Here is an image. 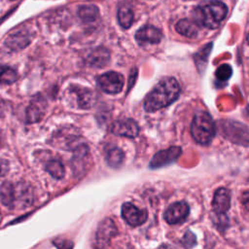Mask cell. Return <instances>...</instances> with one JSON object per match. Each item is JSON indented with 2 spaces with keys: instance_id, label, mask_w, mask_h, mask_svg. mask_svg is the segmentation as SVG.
<instances>
[{
  "instance_id": "6da1fadb",
  "label": "cell",
  "mask_w": 249,
  "mask_h": 249,
  "mask_svg": "<svg viewBox=\"0 0 249 249\" xmlns=\"http://www.w3.org/2000/svg\"><path fill=\"white\" fill-rule=\"evenodd\" d=\"M180 86L173 77L161 79L148 93L144 100V109L152 113L165 108L173 103L179 96Z\"/></svg>"
},
{
  "instance_id": "7a4b0ae2",
  "label": "cell",
  "mask_w": 249,
  "mask_h": 249,
  "mask_svg": "<svg viewBox=\"0 0 249 249\" xmlns=\"http://www.w3.org/2000/svg\"><path fill=\"white\" fill-rule=\"evenodd\" d=\"M32 193L29 186L5 182L0 188V198L9 208H22L32 203Z\"/></svg>"
},
{
  "instance_id": "3957f363",
  "label": "cell",
  "mask_w": 249,
  "mask_h": 249,
  "mask_svg": "<svg viewBox=\"0 0 249 249\" xmlns=\"http://www.w3.org/2000/svg\"><path fill=\"white\" fill-rule=\"evenodd\" d=\"M191 133L195 141L201 145L209 144L216 134V124L206 111L197 112L191 124Z\"/></svg>"
},
{
  "instance_id": "277c9868",
  "label": "cell",
  "mask_w": 249,
  "mask_h": 249,
  "mask_svg": "<svg viewBox=\"0 0 249 249\" xmlns=\"http://www.w3.org/2000/svg\"><path fill=\"white\" fill-rule=\"evenodd\" d=\"M196 22L207 27L216 28L227 16V7L221 1H211L210 3L199 7L196 11Z\"/></svg>"
},
{
  "instance_id": "5b68a950",
  "label": "cell",
  "mask_w": 249,
  "mask_h": 249,
  "mask_svg": "<svg viewBox=\"0 0 249 249\" xmlns=\"http://www.w3.org/2000/svg\"><path fill=\"white\" fill-rule=\"evenodd\" d=\"M97 84L106 93L116 94L122 91L124 84V76L115 71L106 72L97 78Z\"/></svg>"
},
{
  "instance_id": "8992f818",
  "label": "cell",
  "mask_w": 249,
  "mask_h": 249,
  "mask_svg": "<svg viewBox=\"0 0 249 249\" xmlns=\"http://www.w3.org/2000/svg\"><path fill=\"white\" fill-rule=\"evenodd\" d=\"M182 154V149L178 146H172L165 150L157 152L149 162V167L152 169L160 168L174 162Z\"/></svg>"
},
{
  "instance_id": "52a82bcc",
  "label": "cell",
  "mask_w": 249,
  "mask_h": 249,
  "mask_svg": "<svg viewBox=\"0 0 249 249\" xmlns=\"http://www.w3.org/2000/svg\"><path fill=\"white\" fill-rule=\"evenodd\" d=\"M190 213V206L186 201H177L171 204L164 212V220L169 225L183 223Z\"/></svg>"
},
{
  "instance_id": "ba28073f",
  "label": "cell",
  "mask_w": 249,
  "mask_h": 249,
  "mask_svg": "<svg viewBox=\"0 0 249 249\" xmlns=\"http://www.w3.org/2000/svg\"><path fill=\"white\" fill-rule=\"evenodd\" d=\"M121 212L123 219L132 227H137L144 224L148 217V213L145 209H139L130 202H124L122 205Z\"/></svg>"
},
{
  "instance_id": "9c48e42d",
  "label": "cell",
  "mask_w": 249,
  "mask_h": 249,
  "mask_svg": "<svg viewBox=\"0 0 249 249\" xmlns=\"http://www.w3.org/2000/svg\"><path fill=\"white\" fill-rule=\"evenodd\" d=\"M110 130L113 134L118 136L134 138L138 135L139 126L132 119H122L114 122L110 127Z\"/></svg>"
},
{
  "instance_id": "30bf717a",
  "label": "cell",
  "mask_w": 249,
  "mask_h": 249,
  "mask_svg": "<svg viewBox=\"0 0 249 249\" xmlns=\"http://www.w3.org/2000/svg\"><path fill=\"white\" fill-rule=\"evenodd\" d=\"M231 207V193L226 188H219L216 190L213 200L212 208L214 212L219 214H226Z\"/></svg>"
},
{
  "instance_id": "8fae6325",
  "label": "cell",
  "mask_w": 249,
  "mask_h": 249,
  "mask_svg": "<svg viewBox=\"0 0 249 249\" xmlns=\"http://www.w3.org/2000/svg\"><path fill=\"white\" fill-rule=\"evenodd\" d=\"M161 38V31L153 25H145L135 33V39L139 44H158Z\"/></svg>"
},
{
  "instance_id": "7c38bea8",
  "label": "cell",
  "mask_w": 249,
  "mask_h": 249,
  "mask_svg": "<svg viewBox=\"0 0 249 249\" xmlns=\"http://www.w3.org/2000/svg\"><path fill=\"white\" fill-rule=\"evenodd\" d=\"M117 228L112 219L106 218L104 219L98 226L96 238L97 241L101 244V246L105 245L109 242V240L117 234Z\"/></svg>"
},
{
  "instance_id": "4fadbf2b",
  "label": "cell",
  "mask_w": 249,
  "mask_h": 249,
  "mask_svg": "<svg viewBox=\"0 0 249 249\" xmlns=\"http://www.w3.org/2000/svg\"><path fill=\"white\" fill-rule=\"evenodd\" d=\"M110 60V53L107 49L99 47L94 49L86 58L87 63L92 67H104Z\"/></svg>"
},
{
  "instance_id": "5bb4252c",
  "label": "cell",
  "mask_w": 249,
  "mask_h": 249,
  "mask_svg": "<svg viewBox=\"0 0 249 249\" xmlns=\"http://www.w3.org/2000/svg\"><path fill=\"white\" fill-rule=\"evenodd\" d=\"M46 111V102L43 99H34L26 109V121L28 123L39 122Z\"/></svg>"
},
{
  "instance_id": "9a60e30c",
  "label": "cell",
  "mask_w": 249,
  "mask_h": 249,
  "mask_svg": "<svg viewBox=\"0 0 249 249\" xmlns=\"http://www.w3.org/2000/svg\"><path fill=\"white\" fill-rule=\"evenodd\" d=\"M175 28L178 33L188 38H196L199 30L196 21L186 18L179 20L176 23Z\"/></svg>"
},
{
  "instance_id": "2e32d148",
  "label": "cell",
  "mask_w": 249,
  "mask_h": 249,
  "mask_svg": "<svg viewBox=\"0 0 249 249\" xmlns=\"http://www.w3.org/2000/svg\"><path fill=\"white\" fill-rule=\"evenodd\" d=\"M118 21L123 28H128L133 21V12L127 4H122L118 9Z\"/></svg>"
},
{
  "instance_id": "e0dca14e",
  "label": "cell",
  "mask_w": 249,
  "mask_h": 249,
  "mask_svg": "<svg viewBox=\"0 0 249 249\" xmlns=\"http://www.w3.org/2000/svg\"><path fill=\"white\" fill-rule=\"evenodd\" d=\"M29 41L30 39L28 38L27 34L23 32H18V33L10 35L6 40V45L12 50H18L28 45Z\"/></svg>"
},
{
  "instance_id": "ac0fdd59",
  "label": "cell",
  "mask_w": 249,
  "mask_h": 249,
  "mask_svg": "<svg viewBox=\"0 0 249 249\" xmlns=\"http://www.w3.org/2000/svg\"><path fill=\"white\" fill-rule=\"evenodd\" d=\"M124 156L123 151L118 147H114L107 152L106 160L111 167L117 168L122 165V163L124 161Z\"/></svg>"
},
{
  "instance_id": "d6986e66",
  "label": "cell",
  "mask_w": 249,
  "mask_h": 249,
  "mask_svg": "<svg viewBox=\"0 0 249 249\" xmlns=\"http://www.w3.org/2000/svg\"><path fill=\"white\" fill-rule=\"evenodd\" d=\"M46 170L55 179H62L65 174L64 166L61 163V161L57 160H50L46 165Z\"/></svg>"
},
{
  "instance_id": "ffe728a7",
  "label": "cell",
  "mask_w": 249,
  "mask_h": 249,
  "mask_svg": "<svg viewBox=\"0 0 249 249\" xmlns=\"http://www.w3.org/2000/svg\"><path fill=\"white\" fill-rule=\"evenodd\" d=\"M18 78L17 72L9 66L0 65V84L10 85L14 83Z\"/></svg>"
},
{
  "instance_id": "44dd1931",
  "label": "cell",
  "mask_w": 249,
  "mask_h": 249,
  "mask_svg": "<svg viewBox=\"0 0 249 249\" xmlns=\"http://www.w3.org/2000/svg\"><path fill=\"white\" fill-rule=\"evenodd\" d=\"M211 46L212 44H209L207 46H205L199 53H197L195 56V59H196V66L198 68L199 71L203 70L205 68V65L207 64V59H208V55H209V53L211 51Z\"/></svg>"
},
{
  "instance_id": "7402d4cb",
  "label": "cell",
  "mask_w": 249,
  "mask_h": 249,
  "mask_svg": "<svg viewBox=\"0 0 249 249\" xmlns=\"http://www.w3.org/2000/svg\"><path fill=\"white\" fill-rule=\"evenodd\" d=\"M232 74V69L231 66L230 64H222L220 65L216 72H215V76L219 81H227L231 78Z\"/></svg>"
},
{
  "instance_id": "603a6c76",
  "label": "cell",
  "mask_w": 249,
  "mask_h": 249,
  "mask_svg": "<svg viewBox=\"0 0 249 249\" xmlns=\"http://www.w3.org/2000/svg\"><path fill=\"white\" fill-rule=\"evenodd\" d=\"M79 15H80V18L84 21H92V20H94L96 15H97V9L92 6L84 7L80 10Z\"/></svg>"
},
{
  "instance_id": "cb8c5ba5",
  "label": "cell",
  "mask_w": 249,
  "mask_h": 249,
  "mask_svg": "<svg viewBox=\"0 0 249 249\" xmlns=\"http://www.w3.org/2000/svg\"><path fill=\"white\" fill-rule=\"evenodd\" d=\"M186 247H193L196 244V235L191 231H188L181 241Z\"/></svg>"
},
{
  "instance_id": "d4e9b609",
  "label": "cell",
  "mask_w": 249,
  "mask_h": 249,
  "mask_svg": "<svg viewBox=\"0 0 249 249\" xmlns=\"http://www.w3.org/2000/svg\"><path fill=\"white\" fill-rule=\"evenodd\" d=\"M53 244L58 248H70L73 247V243L67 239H55L53 240Z\"/></svg>"
},
{
  "instance_id": "484cf974",
  "label": "cell",
  "mask_w": 249,
  "mask_h": 249,
  "mask_svg": "<svg viewBox=\"0 0 249 249\" xmlns=\"http://www.w3.org/2000/svg\"><path fill=\"white\" fill-rule=\"evenodd\" d=\"M9 170V163L6 160L0 159V177L6 175Z\"/></svg>"
},
{
  "instance_id": "4316f807",
  "label": "cell",
  "mask_w": 249,
  "mask_h": 249,
  "mask_svg": "<svg viewBox=\"0 0 249 249\" xmlns=\"http://www.w3.org/2000/svg\"><path fill=\"white\" fill-rule=\"evenodd\" d=\"M3 109H4V103H3V100L0 99V115L3 114Z\"/></svg>"
}]
</instances>
